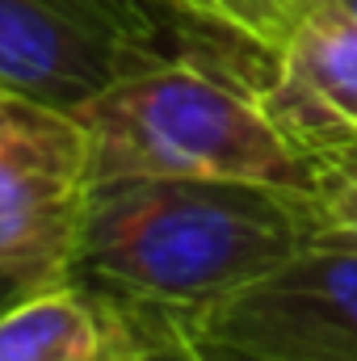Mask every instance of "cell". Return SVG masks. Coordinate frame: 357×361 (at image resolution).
I'll return each mask as SVG.
<instances>
[{"label": "cell", "instance_id": "7c38bea8", "mask_svg": "<svg viewBox=\"0 0 357 361\" xmlns=\"http://www.w3.org/2000/svg\"><path fill=\"white\" fill-rule=\"evenodd\" d=\"M198 341V336H193ZM198 349L206 353L210 361H269V357H253V353H240V349H231V345H214V341H198Z\"/></svg>", "mask_w": 357, "mask_h": 361}, {"label": "cell", "instance_id": "52a82bcc", "mask_svg": "<svg viewBox=\"0 0 357 361\" xmlns=\"http://www.w3.org/2000/svg\"><path fill=\"white\" fill-rule=\"evenodd\" d=\"M164 332L63 273L0 311V361H147Z\"/></svg>", "mask_w": 357, "mask_h": 361}, {"label": "cell", "instance_id": "4fadbf2b", "mask_svg": "<svg viewBox=\"0 0 357 361\" xmlns=\"http://www.w3.org/2000/svg\"><path fill=\"white\" fill-rule=\"evenodd\" d=\"M337 4H349V8H353V13H357V0H337Z\"/></svg>", "mask_w": 357, "mask_h": 361}, {"label": "cell", "instance_id": "ba28073f", "mask_svg": "<svg viewBox=\"0 0 357 361\" xmlns=\"http://www.w3.org/2000/svg\"><path fill=\"white\" fill-rule=\"evenodd\" d=\"M198 38L273 59L311 0H152Z\"/></svg>", "mask_w": 357, "mask_h": 361}, {"label": "cell", "instance_id": "30bf717a", "mask_svg": "<svg viewBox=\"0 0 357 361\" xmlns=\"http://www.w3.org/2000/svg\"><path fill=\"white\" fill-rule=\"evenodd\" d=\"M147 361H210V357L198 349V341H193L189 332L169 328V332L160 336V345L152 349V357H147Z\"/></svg>", "mask_w": 357, "mask_h": 361}, {"label": "cell", "instance_id": "9c48e42d", "mask_svg": "<svg viewBox=\"0 0 357 361\" xmlns=\"http://www.w3.org/2000/svg\"><path fill=\"white\" fill-rule=\"evenodd\" d=\"M311 219L315 231H337L357 240V143H337L311 156Z\"/></svg>", "mask_w": 357, "mask_h": 361}, {"label": "cell", "instance_id": "277c9868", "mask_svg": "<svg viewBox=\"0 0 357 361\" xmlns=\"http://www.w3.org/2000/svg\"><path fill=\"white\" fill-rule=\"evenodd\" d=\"M92 189L89 130L0 85V269L63 277L72 269Z\"/></svg>", "mask_w": 357, "mask_h": 361}, {"label": "cell", "instance_id": "8fae6325", "mask_svg": "<svg viewBox=\"0 0 357 361\" xmlns=\"http://www.w3.org/2000/svg\"><path fill=\"white\" fill-rule=\"evenodd\" d=\"M51 277H38V273H21V269H0V311L13 307L21 294H30L34 286H42Z\"/></svg>", "mask_w": 357, "mask_h": 361}, {"label": "cell", "instance_id": "8992f818", "mask_svg": "<svg viewBox=\"0 0 357 361\" xmlns=\"http://www.w3.org/2000/svg\"><path fill=\"white\" fill-rule=\"evenodd\" d=\"M269 114L307 152L357 143V13L311 0L261 72Z\"/></svg>", "mask_w": 357, "mask_h": 361}, {"label": "cell", "instance_id": "7a4b0ae2", "mask_svg": "<svg viewBox=\"0 0 357 361\" xmlns=\"http://www.w3.org/2000/svg\"><path fill=\"white\" fill-rule=\"evenodd\" d=\"M92 180L219 177L311 193L307 152L269 114L261 76L227 42H198L109 85L80 109Z\"/></svg>", "mask_w": 357, "mask_h": 361}, {"label": "cell", "instance_id": "5b68a950", "mask_svg": "<svg viewBox=\"0 0 357 361\" xmlns=\"http://www.w3.org/2000/svg\"><path fill=\"white\" fill-rule=\"evenodd\" d=\"M181 332L269 361H357V240L315 231Z\"/></svg>", "mask_w": 357, "mask_h": 361}, {"label": "cell", "instance_id": "3957f363", "mask_svg": "<svg viewBox=\"0 0 357 361\" xmlns=\"http://www.w3.org/2000/svg\"><path fill=\"white\" fill-rule=\"evenodd\" d=\"M189 42L152 0H0V85L72 114Z\"/></svg>", "mask_w": 357, "mask_h": 361}, {"label": "cell", "instance_id": "6da1fadb", "mask_svg": "<svg viewBox=\"0 0 357 361\" xmlns=\"http://www.w3.org/2000/svg\"><path fill=\"white\" fill-rule=\"evenodd\" d=\"M315 235L307 193L219 177L92 180L72 277L185 328Z\"/></svg>", "mask_w": 357, "mask_h": 361}]
</instances>
